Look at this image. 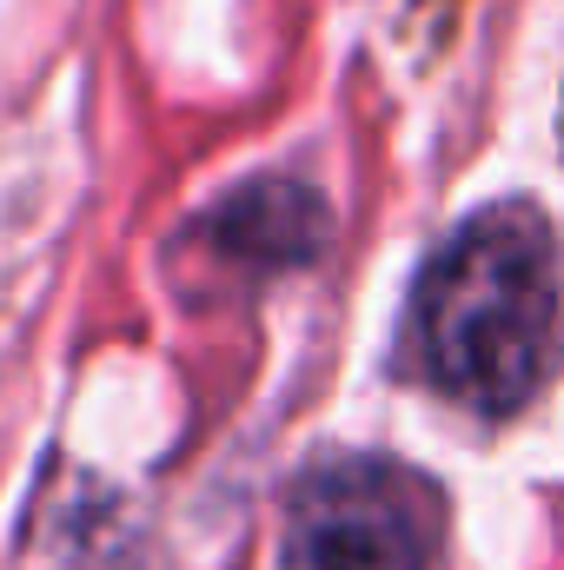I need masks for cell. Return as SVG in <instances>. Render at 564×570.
<instances>
[{
	"label": "cell",
	"mask_w": 564,
	"mask_h": 570,
	"mask_svg": "<svg viewBox=\"0 0 564 570\" xmlns=\"http://www.w3.org/2000/svg\"><path fill=\"white\" fill-rule=\"evenodd\" d=\"M412 338L438 392L471 412H518L558 365L564 273L558 239L532 206L465 219L425 266Z\"/></svg>",
	"instance_id": "cell-1"
},
{
	"label": "cell",
	"mask_w": 564,
	"mask_h": 570,
	"mask_svg": "<svg viewBox=\"0 0 564 570\" xmlns=\"http://www.w3.org/2000/svg\"><path fill=\"white\" fill-rule=\"evenodd\" d=\"M285 570H431L425 491L379 458L325 464L292 498Z\"/></svg>",
	"instance_id": "cell-2"
},
{
	"label": "cell",
	"mask_w": 564,
	"mask_h": 570,
	"mask_svg": "<svg viewBox=\"0 0 564 570\" xmlns=\"http://www.w3.org/2000/svg\"><path fill=\"white\" fill-rule=\"evenodd\" d=\"M200 239L246 273H292L325 253L332 213L305 179H253L206 213Z\"/></svg>",
	"instance_id": "cell-3"
}]
</instances>
